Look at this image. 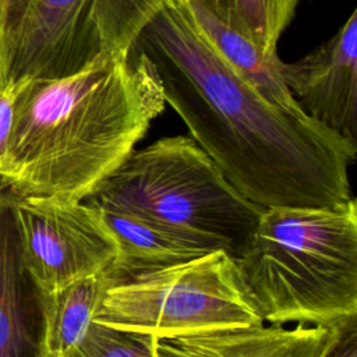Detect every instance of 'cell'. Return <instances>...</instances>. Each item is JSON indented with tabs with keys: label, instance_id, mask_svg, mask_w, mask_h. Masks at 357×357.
<instances>
[{
	"label": "cell",
	"instance_id": "7a4b0ae2",
	"mask_svg": "<svg viewBox=\"0 0 357 357\" xmlns=\"http://www.w3.org/2000/svg\"><path fill=\"white\" fill-rule=\"evenodd\" d=\"M160 81L131 47L57 78H24L0 177L15 197L82 201L165 110Z\"/></svg>",
	"mask_w": 357,
	"mask_h": 357
},
{
	"label": "cell",
	"instance_id": "277c9868",
	"mask_svg": "<svg viewBox=\"0 0 357 357\" xmlns=\"http://www.w3.org/2000/svg\"><path fill=\"white\" fill-rule=\"evenodd\" d=\"M82 201L195 236L234 259L265 211L244 198L188 135L163 137L132 151Z\"/></svg>",
	"mask_w": 357,
	"mask_h": 357
},
{
	"label": "cell",
	"instance_id": "7c38bea8",
	"mask_svg": "<svg viewBox=\"0 0 357 357\" xmlns=\"http://www.w3.org/2000/svg\"><path fill=\"white\" fill-rule=\"evenodd\" d=\"M194 28L213 52L247 84L268 100L291 110H303L287 89L279 56H268L251 39L225 24L197 0H176Z\"/></svg>",
	"mask_w": 357,
	"mask_h": 357
},
{
	"label": "cell",
	"instance_id": "5b68a950",
	"mask_svg": "<svg viewBox=\"0 0 357 357\" xmlns=\"http://www.w3.org/2000/svg\"><path fill=\"white\" fill-rule=\"evenodd\" d=\"M93 322L169 337L254 326L264 319L244 287L236 259L218 250L123 279L107 278Z\"/></svg>",
	"mask_w": 357,
	"mask_h": 357
},
{
	"label": "cell",
	"instance_id": "3957f363",
	"mask_svg": "<svg viewBox=\"0 0 357 357\" xmlns=\"http://www.w3.org/2000/svg\"><path fill=\"white\" fill-rule=\"evenodd\" d=\"M236 265L264 322L357 324L356 201L265 209Z\"/></svg>",
	"mask_w": 357,
	"mask_h": 357
},
{
	"label": "cell",
	"instance_id": "d6986e66",
	"mask_svg": "<svg viewBox=\"0 0 357 357\" xmlns=\"http://www.w3.org/2000/svg\"><path fill=\"white\" fill-rule=\"evenodd\" d=\"M298 0H272L273 26L278 38L283 33L287 25L291 22Z\"/></svg>",
	"mask_w": 357,
	"mask_h": 357
},
{
	"label": "cell",
	"instance_id": "ba28073f",
	"mask_svg": "<svg viewBox=\"0 0 357 357\" xmlns=\"http://www.w3.org/2000/svg\"><path fill=\"white\" fill-rule=\"evenodd\" d=\"M300 107L335 134L357 144V10L303 59L279 63Z\"/></svg>",
	"mask_w": 357,
	"mask_h": 357
},
{
	"label": "cell",
	"instance_id": "2e32d148",
	"mask_svg": "<svg viewBox=\"0 0 357 357\" xmlns=\"http://www.w3.org/2000/svg\"><path fill=\"white\" fill-rule=\"evenodd\" d=\"M28 0H0V86L8 79L15 31Z\"/></svg>",
	"mask_w": 357,
	"mask_h": 357
},
{
	"label": "cell",
	"instance_id": "30bf717a",
	"mask_svg": "<svg viewBox=\"0 0 357 357\" xmlns=\"http://www.w3.org/2000/svg\"><path fill=\"white\" fill-rule=\"evenodd\" d=\"M340 329L297 324L211 329L156 339V357H324Z\"/></svg>",
	"mask_w": 357,
	"mask_h": 357
},
{
	"label": "cell",
	"instance_id": "9c48e42d",
	"mask_svg": "<svg viewBox=\"0 0 357 357\" xmlns=\"http://www.w3.org/2000/svg\"><path fill=\"white\" fill-rule=\"evenodd\" d=\"M46 294L25 264L15 195L0 177V357H49Z\"/></svg>",
	"mask_w": 357,
	"mask_h": 357
},
{
	"label": "cell",
	"instance_id": "52a82bcc",
	"mask_svg": "<svg viewBox=\"0 0 357 357\" xmlns=\"http://www.w3.org/2000/svg\"><path fill=\"white\" fill-rule=\"evenodd\" d=\"M25 264L45 291L105 273L117 245L100 212L84 201L15 197Z\"/></svg>",
	"mask_w": 357,
	"mask_h": 357
},
{
	"label": "cell",
	"instance_id": "4fadbf2b",
	"mask_svg": "<svg viewBox=\"0 0 357 357\" xmlns=\"http://www.w3.org/2000/svg\"><path fill=\"white\" fill-rule=\"evenodd\" d=\"M106 272L71 282L46 294V349L60 357L77 346L93 322L106 286Z\"/></svg>",
	"mask_w": 357,
	"mask_h": 357
},
{
	"label": "cell",
	"instance_id": "ac0fdd59",
	"mask_svg": "<svg viewBox=\"0 0 357 357\" xmlns=\"http://www.w3.org/2000/svg\"><path fill=\"white\" fill-rule=\"evenodd\" d=\"M324 357H357V324L342 328Z\"/></svg>",
	"mask_w": 357,
	"mask_h": 357
},
{
	"label": "cell",
	"instance_id": "8fae6325",
	"mask_svg": "<svg viewBox=\"0 0 357 357\" xmlns=\"http://www.w3.org/2000/svg\"><path fill=\"white\" fill-rule=\"evenodd\" d=\"M96 209L117 245L116 261L106 271L110 280L185 262L220 250L202 238L126 211Z\"/></svg>",
	"mask_w": 357,
	"mask_h": 357
},
{
	"label": "cell",
	"instance_id": "e0dca14e",
	"mask_svg": "<svg viewBox=\"0 0 357 357\" xmlns=\"http://www.w3.org/2000/svg\"><path fill=\"white\" fill-rule=\"evenodd\" d=\"M24 85V78H8L0 86V167L4 162L14 121L15 102Z\"/></svg>",
	"mask_w": 357,
	"mask_h": 357
},
{
	"label": "cell",
	"instance_id": "6da1fadb",
	"mask_svg": "<svg viewBox=\"0 0 357 357\" xmlns=\"http://www.w3.org/2000/svg\"><path fill=\"white\" fill-rule=\"evenodd\" d=\"M132 47L151 61L165 102L191 138L250 202L317 208L351 198L357 144L304 110L264 98L213 52L176 0H165Z\"/></svg>",
	"mask_w": 357,
	"mask_h": 357
},
{
	"label": "cell",
	"instance_id": "9a60e30c",
	"mask_svg": "<svg viewBox=\"0 0 357 357\" xmlns=\"http://www.w3.org/2000/svg\"><path fill=\"white\" fill-rule=\"evenodd\" d=\"M156 339L92 322L82 340L60 357H156Z\"/></svg>",
	"mask_w": 357,
	"mask_h": 357
},
{
	"label": "cell",
	"instance_id": "5bb4252c",
	"mask_svg": "<svg viewBox=\"0 0 357 357\" xmlns=\"http://www.w3.org/2000/svg\"><path fill=\"white\" fill-rule=\"evenodd\" d=\"M213 15L230 25L268 56H276L279 38L275 33L272 0H197Z\"/></svg>",
	"mask_w": 357,
	"mask_h": 357
},
{
	"label": "cell",
	"instance_id": "8992f818",
	"mask_svg": "<svg viewBox=\"0 0 357 357\" xmlns=\"http://www.w3.org/2000/svg\"><path fill=\"white\" fill-rule=\"evenodd\" d=\"M165 0H28L8 78H57L131 50Z\"/></svg>",
	"mask_w": 357,
	"mask_h": 357
}]
</instances>
